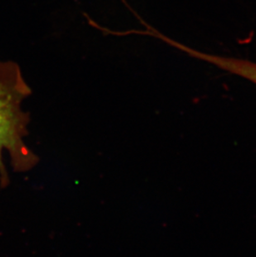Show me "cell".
I'll return each instance as SVG.
<instances>
[{
    "mask_svg": "<svg viewBox=\"0 0 256 257\" xmlns=\"http://www.w3.org/2000/svg\"><path fill=\"white\" fill-rule=\"evenodd\" d=\"M237 76L250 81L256 85V63L251 61L242 60L237 63L235 67Z\"/></svg>",
    "mask_w": 256,
    "mask_h": 257,
    "instance_id": "2",
    "label": "cell"
},
{
    "mask_svg": "<svg viewBox=\"0 0 256 257\" xmlns=\"http://www.w3.org/2000/svg\"><path fill=\"white\" fill-rule=\"evenodd\" d=\"M32 90L20 66L12 61H0V183L9 184V175L3 162V153L8 152L15 172H27L34 168L39 158L27 147L29 114L22 103Z\"/></svg>",
    "mask_w": 256,
    "mask_h": 257,
    "instance_id": "1",
    "label": "cell"
}]
</instances>
